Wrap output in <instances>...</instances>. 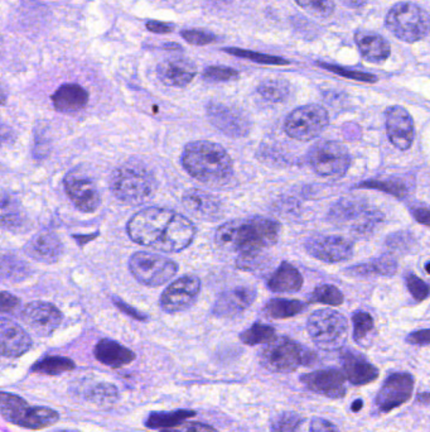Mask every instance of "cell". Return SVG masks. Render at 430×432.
Wrapping results in <instances>:
<instances>
[{
    "label": "cell",
    "instance_id": "obj_1",
    "mask_svg": "<svg viewBox=\"0 0 430 432\" xmlns=\"http://www.w3.org/2000/svg\"><path fill=\"white\" fill-rule=\"evenodd\" d=\"M126 232L138 244L167 253H178L192 243L196 227L188 217L177 211L147 207L131 217Z\"/></svg>",
    "mask_w": 430,
    "mask_h": 432
},
{
    "label": "cell",
    "instance_id": "obj_2",
    "mask_svg": "<svg viewBox=\"0 0 430 432\" xmlns=\"http://www.w3.org/2000/svg\"><path fill=\"white\" fill-rule=\"evenodd\" d=\"M280 224L269 217L251 216L222 224L216 230V244L230 252L243 254H261L275 245L280 237Z\"/></svg>",
    "mask_w": 430,
    "mask_h": 432
},
{
    "label": "cell",
    "instance_id": "obj_3",
    "mask_svg": "<svg viewBox=\"0 0 430 432\" xmlns=\"http://www.w3.org/2000/svg\"><path fill=\"white\" fill-rule=\"evenodd\" d=\"M182 166L188 173L210 186H224L233 176V162L225 148L211 141L188 143L182 153Z\"/></svg>",
    "mask_w": 430,
    "mask_h": 432
},
{
    "label": "cell",
    "instance_id": "obj_4",
    "mask_svg": "<svg viewBox=\"0 0 430 432\" xmlns=\"http://www.w3.org/2000/svg\"><path fill=\"white\" fill-rule=\"evenodd\" d=\"M110 188L116 199L126 205H144L153 199L158 183L153 172L142 162L129 161L114 171Z\"/></svg>",
    "mask_w": 430,
    "mask_h": 432
},
{
    "label": "cell",
    "instance_id": "obj_5",
    "mask_svg": "<svg viewBox=\"0 0 430 432\" xmlns=\"http://www.w3.org/2000/svg\"><path fill=\"white\" fill-rule=\"evenodd\" d=\"M260 362L274 373H289L300 367H312L317 355L289 338H275L260 354Z\"/></svg>",
    "mask_w": 430,
    "mask_h": 432
},
{
    "label": "cell",
    "instance_id": "obj_6",
    "mask_svg": "<svg viewBox=\"0 0 430 432\" xmlns=\"http://www.w3.org/2000/svg\"><path fill=\"white\" fill-rule=\"evenodd\" d=\"M391 33L404 42H418L430 33V16L419 6L402 1L391 8L385 19Z\"/></svg>",
    "mask_w": 430,
    "mask_h": 432
},
{
    "label": "cell",
    "instance_id": "obj_7",
    "mask_svg": "<svg viewBox=\"0 0 430 432\" xmlns=\"http://www.w3.org/2000/svg\"><path fill=\"white\" fill-rule=\"evenodd\" d=\"M307 328L313 342L322 350H337L343 347L348 334L345 316L331 308H322L312 313Z\"/></svg>",
    "mask_w": 430,
    "mask_h": 432
},
{
    "label": "cell",
    "instance_id": "obj_8",
    "mask_svg": "<svg viewBox=\"0 0 430 432\" xmlns=\"http://www.w3.org/2000/svg\"><path fill=\"white\" fill-rule=\"evenodd\" d=\"M0 412L6 421L31 430L52 426L60 420V415L55 409L29 407L23 398L6 392L0 396Z\"/></svg>",
    "mask_w": 430,
    "mask_h": 432
},
{
    "label": "cell",
    "instance_id": "obj_9",
    "mask_svg": "<svg viewBox=\"0 0 430 432\" xmlns=\"http://www.w3.org/2000/svg\"><path fill=\"white\" fill-rule=\"evenodd\" d=\"M329 220L337 225L352 222V229L356 233L370 234L382 220V214L371 209L365 199L345 198L331 209Z\"/></svg>",
    "mask_w": 430,
    "mask_h": 432
},
{
    "label": "cell",
    "instance_id": "obj_10",
    "mask_svg": "<svg viewBox=\"0 0 430 432\" xmlns=\"http://www.w3.org/2000/svg\"><path fill=\"white\" fill-rule=\"evenodd\" d=\"M129 268L138 282L150 287L167 284L178 272L176 261L148 252H138L133 254L129 261Z\"/></svg>",
    "mask_w": 430,
    "mask_h": 432
},
{
    "label": "cell",
    "instance_id": "obj_11",
    "mask_svg": "<svg viewBox=\"0 0 430 432\" xmlns=\"http://www.w3.org/2000/svg\"><path fill=\"white\" fill-rule=\"evenodd\" d=\"M329 123V117L326 109L317 104H308L289 114L284 129L290 138L300 142H309L317 138Z\"/></svg>",
    "mask_w": 430,
    "mask_h": 432
},
{
    "label": "cell",
    "instance_id": "obj_12",
    "mask_svg": "<svg viewBox=\"0 0 430 432\" xmlns=\"http://www.w3.org/2000/svg\"><path fill=\"white\" fill-rule=\"evenodd\" d=\"M308 161L319 176L342 177L351 166V154L342 143L323 141L311 148Z\"/></svg>",
    "mask_w": 430,
    "mask_h": 432
},
{
    "label": "cell",
    "instance_id": "obj_13",
    "mask_svg": "<svg viewBox=\"0 0 430 432\" xmlns=\"http://www.w3.org/2000/svg\"><path fill=\"white\" fill-rule=\"evenodd\" d=\"M65 191L68 199L82 212H94L101 204V196L95 180L84 171L74 170L65 177Z\"/></svg>",
    "mask_w": 430,
    "mask_h": 432
},
{
    "label": "cell",
    "instance_id": "obj_14",
    "mask_svg": "<svg viewBox=\"0 0 430 432\" xmlns=\"http://www.w3.org/2000/svg\"><path fill=\"white\" fill-rule=\"evenodd\" d=\"M415 379L410 373H392L386 378L375 399L376 407L381 412H390L392 409L407 404L412 398Z\"/></svg>",
    "mask_w": 430,
    "mask_h": 432
},
{
    "label": "cell",
    "instance_id": "obj_15",
    "mask_svg": "<svg viewBox=\"0 0 430 432\" xmlns=\"http://www.w3.org/2000/svg\"><path fill=\"white\" fill-rule=\"evenodd\" d=\"M201 281L196 276H184L176 279L160 296V307L165 313H176L187 310L197 300Z\"/></svg>",
    "mask_w": 430,
    "mask_h": 432
},
{
    "label": "cell",
    "instance_id": "obj_16",
    "mask_svg": "<svg viewBox=\"0 0 430 432\" xmlns=\"http://www.w3.org/2000/svg\"><path fill=\"white\" fill-rule=\"evenodd\" d=\"M207 117L215 128L231 138L246 136L251 129L249 118L241 110L222 102H210Z\"/></svg>",
    "mask_w": 430,
    "mask_h": 432
},
{
    "label": "cell",
    "instance_id": "obj_17",
    "mask_svg": "<svg viewBox=\"0 0 430 432\" xmlns=\"http://www.w3.org/2000/svg\"><path fill=\"white\" fill-rule=\"evenodd\" d=\"M307 253L324 263H341L348 261L353 254L351 242L336 235H319L306 242Z\"/></svg>",
    "mask_w": 430,
    "mask_h": 432
},
{
    "label": "cell",
    "instance_id": "obj_18",
    "mask_svg": "<svg viewBox=\"0 0 430 432\" xmlns=\"http://www.w3.org/2000/svg\"><path fill=\"white\" fill-rule=\"evenodd\" d=\"M22 320L37 335H51L62 323V313L53 303L31 302L23 307Z\"/></svg>",
    "mask_w": 430,
    "mask_h": 432
},
{
    "label": "cell",
    "instance_id": "obj_19",
    "mask_svg": "<svg viewBox=\"0 0 430 432\" xmlns=\"http://www.w3.org/2000/svg\"><path fill=\"white\" fill-rule=\"evenodd\" d=\"M386 131L394 147L408 151L414 142V122L407 109L394 105L386 110Z\"/></svg>",
    "mask_w": 430,
    "mask_h": 432
},
{
    "label": "cell",
    "instance_id": "obj_20",
    "mask_svg": "<svg viewBox=\"0 0 430 432\" xmlns=\"http://www.w3.org/2000/svg\"><path fill=\"white\" fill-rule=\"evenodd\" d=\"M345 374L338 369H321L302 375L300 381L313 392L331 399L345 397Z\"/></svg>",
    "mask_w": 430,
    "mask_h": 432
},
{
    "label": "cell",
    "instance_id": "obj_21",
    "mask_svg": "<svg viewBox=\"0 0 430 432\" xmlns=\"http://www.w3.org/2000/svg\"><path fill=\"white\" fill-rule=\"evenodd\" d=\"M182 202L192 215L206 220V222H217L224 215V207L220 200L212 193L192 188L183 195Z\"/></svg>",
    "mask_w": 430,
    "mask_h": 432
},
{
    "label": "cell",
    "instance_id": "obj_22",
    "mask_svg": "<svg viewBox=\"0 0 430 432\" xmlns=\"http://www.w3.org/2000/svg\"><path fill=\"white\" fill-rule=\"evenodd\" d=\"M341 365L346 378L353 386L370 384L379 378V369L366 357L353 350H343Z\"/></svg>",
    "mask_w": 430,
    "mask_h": 432
},
{
    "label": "cell",
    "instance_id": "obj_23",
    "mask_svg": "<svg viewBox=\"0 0 430 432\" xmlns=\"http://www.w3.org/2000/svg\"><path fill=\"white\" fill-rule=\"evenodd\" d=\"M256 298V291L251 287H235L222 292L217 297L212 313L219 318H233L248 310Z\"/></svg>",
    "mask_w": 430,
    "mask_h": 432
},
{
    "label": "cell",
    "instance_id": "obj_24",
    "mask_svg": "<svg viewBox=\"0 0 430 432\" xmlns=\"http://www.w3.org/2000/svg\"><path fill=\"white\" fill-rule=\"evenodd\" d=\"M1 354L6 358H18L32 347V339L26 330L9 318H1L0 323Z\"/></svg>",
    "mask_w": 430,
    "mask_h": 432
},
{
    "label": "cell",
    "instance_id": "obj_25",
    "mask_svg": "<svg viewBox=\"0 0 430 432\" xmlns=\"http://www.w3.org/2000/svg\"><path fill=\"white\" fill-rule=\"evenodd\" d=\"M158 77L165 85L184 87L189 85L197 74L196 66L187 60L170 58L160 63L157 68Z\"/></svg>",
    "mask_w": 430,
    "mask_h": 432
},
{
    "label": "cell",
    "instance_id": "obj_26",
    "mask_svg": "<svg viewBox=\"0 0 430 432\" xmlns=\"http://www.w3.org/2000/svg\"><path fill=\"white\" fill-rule=\"evenodd\" d=\"M26 252L34 261L52 264L60 261L62 256L63 244L56 234L40 233L29 242Z\"/></svg>",
    "mask_w": 430,
    "mask_h": 432
},
{
    "label": "cell",
    "instance_id": "obj_27",
    "mask_svg": "<svg viewBox=\"0 0 430 432\" xmlns=\"http://www.w3.org/2000/svg\"><path fill=\"white\" fill-rule=\"evenodd\" d=\"M52 102L60 113H76L87 105L89 92L77 84H65L55 91Z\"/></svg>",
    "mask_w": 430,
    "mask_h": 432
},
{
    "label": "cell",
    "instance_id": "obj_28",
    "mask_svg": "<svg viewBox=\"0 0 430 432\" xmlns=\"http://www.w3.org/2000/svg\"><path fill=\"white\" fill-rule=\"evenodd\" d=\"M94 355L100 363L111 368L124 367L136 359V354L131 349L110 339L99 341L94 349Z\"/></svg>",
    "mask_w": 430,
    "mask_h": 432
},
{
    "label": "cell",
    "instance_id": "obj_29",
    "mask_svg": "<svg viewBox=\"0 0 430 432\" xmlns=\"http://www.w3.org/2000/svg\"><path fill=\"white\" fill-rule=\"evenodd\" d=\"M355 40L361 55L370 63H384L390 56V45L380 34L357 32Z\"/></svg>",
    "mask_w": 430,
    "mask_h": 432
},
{
    "label": "cell",
    "instance_id": "obj_30",
    "mask_svg": "<svg viewBox=\"0 0 430 432\" xmlns=\"http://www.w3.org/2000/svg\"><path fill=\"white\" fill-rule=\"evenodd\" d=\"M303 286V277L297 268L283 261L268 281L269 290L277 293L298 292Z\"/></svg>",
    "mask_w": 430,
    "mask_h": 432
},
{
    "label": "cell",
    "instance_id": "obj_31",
    "mask_svg": "<svg viewBox=\"0 0 430 432\" xmlns=\"http://www.w3.org/2000/svg\"><path fill=\"white\" fill-rule=\"evenodd\" d=\"M1 225L16 233L26 232L29 225L28 217L23 211L22 206L6 193L1 199Z\"/></svg>",
    "mask_w": 430,
    "mask_h": 432
},
{
    "label": "cell",
    "instance_id": "obj_32",
    "mask_svg": "<svg viewBox=\"0 0 430 432\" xmlns=\"http://www.w3.org/2000/svg\"><path fill=\"white\" fill-rule=\"evenodd\" d=\"M397 269V261L392 256H384L353 266L348 272L355 276H392Z\"/></svg>",
    "mask_w": 430,
    "mask_h": 432
},
{
    "label": "cell",
    "instance_id": "obj_33",
    "mask_svg": "<svg viewBox=\"0 0 430 432\" xmlns=\"http://www.w3.org/2000/svg\"><path fill=\"white\" fill-rule=\"evenodd\" d=\"M358 188H370V190H379L384 193L394 195L395 198H405L413 185L409 183V180L402 177L391 176L384 180H370V181L361 182L357 185Z\"/></svg>",
    "mask_w": 430,
    "mask_h": 432
},
{
    "label": "cell",
    "instance_id": "obj_34",
    "mask_svg": "<svg viewBox=\"0 0 430 432\" xmlns=\"http://www.w3.org/2000/svg\"><path fill=\"white\" fill-rule=\"evenodd\" d=\"M304 302L285 298H272L264 307V313L272 318H293L306 310Z\"/></svg>",
    "mask_w": 430,
    "mask_h": 432
},
{
    "label": "cell",
    "instance_id": "obj_35",
    "mask_svg": "<svg viewBox=\"0 0 430 432\" xmlns=\"http://www.w3.org/2000/svg\"><path fill=\"white\" fill-rule=\"evenodd\" d=\"M196 415L194 411L191 409H178L173 412H152L145 420V426L149 428H159V427L178 426L181 422L191 418Z\"/></svg>",
    "mask_w": 430,
    "mask_h": 432
},
{
    "label": "cell",
    "instance_id": "obj_36",
    "mask_svg": "<svg viewBox=\"0 0 430 432\" xmlns=\"http://www.w3.org/2000/svg\"><path fill=\"white\" fill-rule=\"evenodd\" d=\"M75 362L72 359L65 357H45L40 359L32 367V372L40 374L57 375L71 372L75 369Z\"/></svg>",
    "mask_w": 430,
    "mask_h": 432
},
{
    "label": "cell",
    "instance_id": "obj_37",
    "mask_svg": "<svg viewBox=\"0 0 430 432\" xmlns=\"http://www.w3.org/2000/svg\"><path fill=\"white\" fill-rule=\"evenodd\" d=\"M290 86L283 79H268L258 87V94L265 102H282L289 97Z\"/></svg>",
    "mask_w": 430,
    "mask_h": 432
},
{
    "label": "cell",
    "instance_id": "obj_38",
    "mask_svg": "<svg viewBox=\"0 0 430 432\" xmlns=\"http://www.w3.org/2000/svg\"><path fill=\"white\" fill-rule=\"evenodd\" d=\"M275 336V329L270 325L256 324L250 326L249 329L245 330L241 333L240 339L246 345H259V344H269L274 340Z\"/></svg>",
    "mask_w": 430,
    "mask_h": 432
},
{
    "label": "cell",
    "instance_id": "obj_39",
    "mask_svg": "<svg viewBox=\"0 0 430 432\" xmlns=\"http://www.w3.org/2000/svg\"><path fill=\"white\" fill-rule=\"evenodd\" d=\"M31 274L28 264L14 256H3L1 259V276L3 279L13 282H19L28 279Z\"/></svg>",
    "mask_w": 430,
    "mask_h": 432
},
{
    "label": "cell",
    "instance_id": "obj_40",
    "mask_svg": "<svg viewBox=\"0 0 430 432\" xmlns=\"http://www.w3.org/2000/svg\"><path fill=\"white\" fill-rule=\"evenodd\" d=\"M353 323V339L357 344L365 345L368 342V338L374 333V318L368 313L357 311L352 316Z\"/></svg>",
    "mask_w": 430,
    "mask_h": 432
},
{
    "label": "cell",
    "instance_id": "obj_41",
    "mask_svg": "<svg viewBox=\"0 0 430 432\" xmlns=\"http://www.w3.org/2000/svg\"><path fill=\"white\" fill-rule=\"evenodd\" d=\"M343 293L333 284H322L312 292L309 302L322 303L329 306H340L343 303Z\"/></svg>",
    "mask_w": 430,
    "mask_h": 432
},
{
    "label": "cell",
    "instance_id": "obj_42",
    "mask_svg": "<svg viewBox=\"0 0 430 432\" xmlns=\"http://www.w3.org/2000/svg\"><path fill=\"white\" fill-rule=\"evenodd\" d=\"M87 398L92 401L94 404H101V406H111L118 401L119 392H118V388L114 384L99 383L97 386L91 388L87 393Z\"/></svg>",
    "mask_w": 430,
    "mask_h": 432
},
{
    "label": "cell",
    "instance_id": "obj_43",
    "mask_svg": "<svg viewBox=\"0 0 430 432\" xmlns=\"http://www.w3.org/2000/svg\"><path fill=\"white\" fill-rule=\"evenodd\" d=\"M304 418L295 412H282L270 422L272 432H297Z\"/></svg>",
    "mask_w": 430,
    "mask_h": 432
},
{
    "label": "cell",
    "instance_id": "obj_44",
    "mask_svg": "<svg viewBox=\"0 0 430 432\" xmlns=\"http://www.w3.org/2000/svg\"><path fill=\"white\" fill-rule=\"evenodd\" d=\"M295 3L304 11L312 13L314 17L324 19L333 14V0H295Z\"/></svg>",
    "mask_w": 430,
    "mask_h": 432
},
{
    "label": "cell",
    "instance_id": "obj_45",
    "mask_svg": "<svg viewBox=\"0 0 430 432\" xmlns=\"http://www.w3.org/2000/svg\"><path fill=\"white\" fill-rule=\"evenodd\" d=\"M224 51L233 55L236 57H243V58H248L251 60L254 63H266V65H287L288 61H285L280 57L269 56V55H263V53H258V52L248 51V50H240V48H225Z\"/></svg>",
    "mask_w": 430,
    "mask_h": 432
},
{
    "label": "cell",
    "instance_id": "obj_46",
    "mask_svg": "<svg viewBox=\"0 0 430 432\" xmlns=\"http://www.w3.org/2000/svg\"><path fill=\"white\" fill-rule=\"evenodd\" d=\"M405 281H407L409 292H410V295L413 296L415 301H424L429 297V284H425L424 281L419 279L418 276H415L414 273H409L408 276L405 277Z\"/></svg>",
    "mask_w": 430,
    "mask_h": 432
},
{
    "label": "cell",
    "instance_id": "obj_47",
    "mask_svg": "<svg viewBox=\"0 0 430 432\" xmlns=\"http://www.w3.org/2000/svg\"><path fill=\"white\" fill-rule=\"evenodd\" d=\"M204 79L210 81H230L238 79V72L236 70L225 66H210L204 72Z\"/></svg>",
    "mask_w": 430,
    "mask_h": 432
},
{
    "label": "cell",
    "instance_id": "obj_48",
    "mask_svg": "<svg viewBox=\"0 0 430 432\" xmlns=\"http://www.w3.org/2000/svg\"><path fill=\"white\" fill-rule=\"evenodd\" d=\"M182 37L187 40L188 43L196 45H210L215 42V34L210 33L202 29H188L182 32Z\"/></svg>",
    "mask_w": 430,
    "mask_h": 432
},
{
    "label": "cell",
    "instance_id": "obj_49",
    "mask_svg": "<svg viewBox=\"0 0 430 432\" xmlns=\"http://www.w3.org/2000/svg\"><path fill=\"white\" fill-rule=\"evenodd\" d=\"M321 66L324 68H327L329 71H332L334 74L341 75V76H345L348 79L358 80V81H366V82H375L376 81V76L374 75L365 74V72H356V71H350V70H346V68H338V66H333V65H326V63H321Z\"/></svg>",
    "mask_w": 430,
    "mask_h": 432
},
{
    "label": "cell",
    "instance_id": "obj_50",
    "mask_svg": "<svg viewBox=\"0 0 430 432\" xmlns=\"http://www.w3.org/2000/svg\"><path fill=\"white\" fill-rule=\"evenodd\" d=\"M162 432H219L216 428L199 422H187L176 428H165Z\"/></svg>",
    "mask_w": 430,
    "mask_h": 432
},
{
    "label": "cell",
    "instance_id": "obj_51",
    "mask_svg": "<svg viewBox=\"0 0 430 432\" xmlns=\"http://www.w3.org/2000/svg\"><path fill=\"white\" fill-rule=\"evenodd\" d=\"M309 432H341L340 428L331 421L322 417H313L311 421Z\"/></svg>",
    "mask_w": 430,
    "mask_h": 432
},
{
    "label": "cell",
    "instance_id": "obj_52",
    "mask_svg": "<svg viewBox=\"0 0 430 432\" xmlns=\"http://www.w3.org/2000/svg\"><path fill=\"white\" fill-rule=\"evenodd\" d=\"M410 212L415 219V222L430 227V206L415 205L413 207H410Z\"/></svg>",
    "mask_w": 430,
    "mask_h": 432
},
{
    "label": "cell",
    "instance_id": "obj_53",
    "mask_svg": "<svg viewBox=\"0 0 430 432\" xmlns=\"http://www.w3.org/2000/svg\"><path fill=\"white\" fill-rule=\"evenodd\" d=\"M21 301L19 298L14 295H11L6 291L1 292V307H3V313H13L17 308H19Z\"/></svg>",
    "mask_w": 430,
    "mask_h": 432
},
{
    "label": "cell",
    "instance_id": "obj_54",
    "mask_svg": "<svg viewBox=\"0 0 430 432\" xmlns=\"http://www.w3.org/2000/svg\"><path fill=\"white\" fill-rule=\"evenodd\" d=\"M407 341L414 345H426L430 344V329L417 330L409 334Z\"/></svg>",
    "mask_w": 430,
    "mask_h": 432
},
{
    "label": "cell",
    "instance_id": "obj_55",
    "mask_svg": "<svg viewBox=\"0 0 430 432\" xmlns=\"http://www.w3.org/2000/svg\"><path fill=\"white\" fill-rule=\"evenodd\" d=\"M147 28L148 31H150L153 33L167 34L175 31V24H172V23L154 22V21H152V22L147 23Z\"/></svg>",
    "mask_w": 430,
    "mask_h": 432
},
{
    "label": "cell",
    "instance_id": "obj_56",
    "mask_svg": "<svg viewBox=\"0 0 430 432\" xmlns=\"http://www.w3.org/2000/svg\"><path fill=\"white\" fill-rule=\"evenodd\" d=\"M114 303L119 307L120 311H123V313L129 315V316H131L133 318H136V320H145V318H147L145 315H143L142 313H139L136 308H133V307L129 306V305H126V303L121 301V300L114 298Z\"/></svg>",
    "mask_w": 430,
    "mask_h": 432
},
{
    "label": "cell",
    "instance_id": "obj_57",
    "mask_svg": "<svg viewBox=\"0 0 430 432\" xmlns=\"http://www.w3.org/2000/svg\"><path fill=\"white\" fill-rule=\"evenodd\" d=\"M417 401L419 404H430V392L420 393V394H418V397H417Z\"/></svg>",
    "mask_w": 430,
    "mask_h": 432
},
{
    "label": "cell",
    "instance_id": "obj_58",
    "mask_svg": "<svg viewBox=\"0 0 430 432\" xmlns=\"http://www.w3.org/2000/svg\"><path fill=\"white\" fill-rule=\"evenodd\" d=\"M346 4L351 6H361L365 4V0H345Z\"/></svg>",
    "mask_w": 430,
    "mask_h": 432
},
{
    "label": "cell",
    "instance_id": "obj_59",
    "mask_svg": "<svg viewBox=\"0 0 430 432\" xmlns=\"http://www.w3.org/2000/svg\"><path fill=\"white\" fill-rule=\"evenodd\" d=\"M363 401L361 399H358V401H355L353 404H352V411L353 412H358L360 409H363Z\"/></svg>",
    "mask_w": 430,
    "mask_h": 432
},
{
    "label": "cell",
    "instance_id": "obj_60",
    "mask_svg": "<svg viewBox=\"0 0 430 432\" xmlns=\"http://www.w3.org/2000/svg\"><path fill=\"white\" fill-rule=\"evenodd\" d=\"M425 271H426V272L429 273L430 274V261H428L426 264H425Z\"/></svg>",
    "mask_w": 430,
    "mask_h": 432
},
{
    "label": "cell",
    "instance_id": "obj_61",
    "mask_svg": "<svg viewBox=\"0 0 430 432\" xmlns=\"http://www.w3.org/2000/svg\"><path fill=\"white\" fill-rule=\"evenodd\" d=\"M58 432H68V431H58Z\"/></svg>",
    "mask_w": 430,
    "mask_h": 432
}]
</instances>
